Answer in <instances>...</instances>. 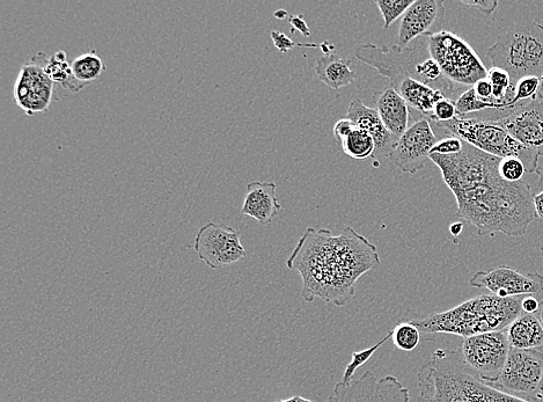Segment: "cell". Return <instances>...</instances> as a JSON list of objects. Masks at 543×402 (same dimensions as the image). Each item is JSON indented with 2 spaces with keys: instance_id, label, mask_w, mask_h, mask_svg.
Here are the masks:
<instances>
[{
  "instance_id": "15",
  "label": "cell",
  "mask_w": 543,
  "mask_h": 402,
  "mask_svg": "<svg viewBox=\"0 0 543 402\" xmlns=\"http://www.w3.org/2000/svg\"><path fill=\"white\" fill-rule=\"evenodd\" d=\"M438 138L427 119L417 120L403 134L392 152V162L402 172L415 174L430 160Z\"/></svg>"
},
{
  "instance_id": "19",
  "label": "cell",
  "mask_w": 543,
  "mask_h": 402,
  "mask_svg": "<svg viewBox=\"0 0 543 402\" xmlns=\"http://www.w3.org/2000/svg\"><path fill=\"white\" fill-rule=\"evenodd\" d=\"M281 210L274 182L255 181L247 186L242 215L252 217L264 226L273 222Z\"/></svg>"
},
{
  "instance_id": "17",
  "label": "cell",
  "mask_w": 543,
  "mask_h": 402,
  "mask_svg": "<svg viewBox=\"0 0 543 402\" xmlns=\"http://www.w3.org/2000/svg\"><path fill=\"white\" fill-rule=\"evenodd\" d=\"M445 13L443 0H415L401 19L398 46L406 48L442 19Z\"/></svg>"
},
{
  "instance_id": "12",
  "label": "cell",
  "mask_w": 543,
  "mask_h": 402,
  "mask_svg": "<svg viewBox=\"0 0 543 402\" xmlns=\"http://www.w3.org/2000/svg\"><path fill=\"white\" fill-rule=\"evenodd\" d=\"M497 112V111H496ZM480 118L495 120L513 140L528 150L543 156V99L520 102L506 112L491 115L476 114Z\"/></svg>"
},
{
  "instance_id": "34",
  "label": "cell",
  "mask_w": 543,
  "mask_h": 402,
  "mask_svg": "<svg viewBox=\"0 0 543 402\" xmlns=\"http://www.w3.org/2000/svg\"><path fill=\"white\" fill-rule=\"evenodd\" d=\"M462 150H464V141L456 136H446L438 141L431 153L440 156H454L458 155Z\"/></svg>"
},
{
  "instance_id": "1",
  "label": "cell",
  "mask_w": 543,
  "mask_h": 402,
  "mask_svg": "<svg viewBox=\"0 0 543 402\" xmlns=\"http://www.w3.org/2000/svg\"><path fill=\"white\" fill-rule=\"evenodd\" d=\"M501 159L465 142L458 155H430L456 197L458 217L474 225L481 237L497 232L524 236L537 218L532 187L525 180L516 184L504 181L498 173Z\"/></svg>"
},
{
  "instance_id": "5",
  "label": "cell",
  "mask_w": 543,
  "mask_h": 402,
  "mask_svg": "<svg viewBox=\"0 0 543 402\" xmlns=\"http://www.w3.org/2000/svg\"><path fill=\"white\" fill-rule=\"evenodd\" d=\"M523 298L481 295L449 311L414 319L412 323L422 334H453L464 339L505 331L523 313Z\"/></svg>"
},
{
  "instance_id": "28",
  "label": "cell",
  "mask_w": 543,
  "mask_h": 402,
  "mask_svg": "<svg viewBox=\"0 0 543 402\" xmlns=\"http://www.w3.org/2000/svg\"><path fill=\"white\" fill-rule=\"evenodd\" d=\"M459 118H466L469 114H479L486 111H496L495 106L483 102L474 92L473 86L469 87L456 101Z\"/></svg>"
},
{
  "instance_id": "4",
  "label": "cell",
  "mask_w": 543,
  "mask_h": 402,
  "mask_svg": "<svg viewBox=\"0 0 543 402\" xmlns=\"http://www.w3.org/2000/svg\"><path fill=\"white\" fill-rule=\"evenodd\" d=\"M359 61L376 69L381 76L391 82V87L403 78H413L442 92L447 99L457 101L469 87L450 82L443 75L439 64L432 58L429 50V33L420 36L406 48L396 46H376L373 43L356 50Z\"/></svg>"
},
{
  "instance_id": "40",
  "label": "cell",
  "mask_w": 543,
  "mask_h": 402,
  "mask_svg": "<svg viewBox=\"0 0 543 402\" xmlns=\"http://www.w3.org/2000/svg\"><path fill=\"white\" fill-rule=\"evenodd\" d=\"M540 302L533 296H526L522 301V310L526 314H537L539 310Z\"/></svg>"
},
{
  "instance_id": "48",
  "label": "cell",
  "mask_w": 543,
  "mask_h": 402,
  "mask_svg": "<svg viewBox=\"0 0 543 402\" xmlns=\"http://www.w3.org/2000/svg\"><path fill=\"white\" fill-rule=\"evenodd\" d=\"M541 257L543 259V245L541 246Z\"/></svg>"
},
{
  "instance_id": "26",
  "label": "cell",
  "mask_w": 543,
  "mask_h": 402,
  "mask_svg": "<svg viewBox=\"0 0 543 402\" xmlns=\"http://www.w3.org/2000/svg\"><path fill=\"white\" fill-rule=\"evenodd\" d=\"M341 144L343 152L357 160L369 159L376 152V143H374L372 136L359 128L352 131Z\"/></svg>"
},
{
  "instance_id": "33",
  "label": "cell",
  "mask_w": 543,
  "mask_h": 402,
  "mask_svg": "<svg viewBox=\"0 0 543 402\" xmlns=\"http://www.w3.org/2000/svg\"><path fill=\"white\" fill-rule=\"evenodd\" d=\"M456 118H458L456 101L445 98L435 106L434 113H432L429 121L438 124L450 122Z\"/></svg>"
},
{
  "instance_id": "10",
  "label": "cell",
  "mask_w": 543,
  "mask_h": 402,
  "mask_svg": "<svg viewBox=\"0 0 543 402\" xmlns=\"http://www.w3.org/2000/svg\"><path fill=\"white\" fill-rule=\"evenodd\" d=\"M459 349L467 367L484 383L494 385L502 375L511 347L505 330L469 336Z\"/></svg>"
},
{
  "instance_id": "18",
  "label": "cell",
  "mask_w": 543,
  "mask_h": 402,
  "mask_svg": "<svg viewBox=\"0 0 543 402\" xmlns=\"http://www.w3.org/2000/svg\"><path fill=\"white\" fill-rule=\"evenodd\" d=\"M346 119L354 122L357 128L365 130L372 136L374 143H376V152H374L373 158L391 157L399 137L386 129L377 109L365 106L362 100L356 99L351 102Z\"/></svg>"
},
{
  "instance_id": "9",
  "label": "cell",
  "mask_w": 543,
  "mask_h": 402,
  "mask_svg": "<svg viewBox=\"0 0 543 402\" xmlns=\"http://www.w3.org/2000/svg\"><path fill=\"white\" fill-rule=\"evenodd\" d=\"M490 386L528 402H541L543 400V353L539 350L511 348L500 379Z\"/></svg>"
},
{
  "instance_id": "37",
  "label": "cell",
  "mask_w": 543,
  "mask_h": 402,
  "mask_svg": "<svg viewBox=\"0 0 543 402\" xmlns=\"http://www.w3.org/2000/svg\"><path fill=\"white\" fill-rule=\"evenodd\" d=\"M355 129H357L356 124L344 118L336 122L334 126V136L337 141L342 143Z\"/></svg>"
},
{
  "instance_id": "41",
  "label": "cell",
  "mask_w": 543,
  "mask_h": 402,
  "mask_svg": "<svg viewBox=\"0 0 543 402\" xmlns=\"http://www.w3.org/2000/svg\"><path fill=\"white\" fill-rule=\"evenodd\" d=\"M533 204L535 216L543 221V190H540L539 193L534 194Z\"/></svg>"
},
{
  "instance_id": "13",
  "label": "cell",
  "mask_w": 543,
  "mask_h": 402,
  "mask_svg": "<svg viewBox=\"0 0 543 402\" xmlns=\"http://www.w3.org/2000/svg\"><path fill=\"white\" fill-rule=\"evenodd\" d=\"M195 251L211 269L233 265L246 258L245 247L240 241V232L225 224L211 222L198 231Z\"/></svg>"
},
{
  "instance_id": "3",
  "label": "cell",
  "mask_w": 543,
  "mask_h": 402,
  "mask_svg": "<svg viewBox=\"0 0 543 402\" xmlns=\"http://www.w3.org/2000/svg\"><path fill=\"white\" fill-rule=\"evenodd\" d=\"M418 402H528L495 389L467 367L460 349H438L418 371Z\"/></svg>"
},
{
  "instance_id": "24",
  "label": "cell",
  "mask_w": 543,
  "mask_h": 402,
  "mask_svg": "<svg viewBox=\"0 0 543 402\" xmlns=\"http://www.w3.org/2000/svg\"><path fill=\"white\" fill-rule=\"evenodd\" d=\"M44 70L54 84L61 85L64 90L70 93H78L88 86L78 82L73 76L71 64L66 60V53L63 50L57 51L54 56L48 58Z\"/></svg>"
},
{
  "instance_id": "39",
  "label": "cell",
  "mask_w": 543,
  "mask_h": 402,
  "mask_svg": "<svg viewBox=\"0 0 543 402\" xmlns=\"http://www.w3.org/2000/svg\"><path fill=\"white\" fill-rule=\"evenodd\" d=\"M289 24L292 26V33L295 31H299L305 36V38H310L311 31L310 28H308L303 14H299V16H290Z\"/></svg>"
},
{
  "instance_id": "31",
  "label": "cell",
  "mask_w": 543,
  "mask_h": 402,
  "mask_svg": "<svg viewBox=\"0 0 543 402\" xmlns=\"http://www.w3.org/2000/svg\"><path fill=\"white\" fill-rule=\"evenodd\" d=\"M540 78L535 76H526L520 78L516 84L515 98L512 101V108L520 102L535 100L539 97Z\"/></svg>"
},
{
  "instance_id": "21",
  "label": "cell",
  "mask_w": 543,
  "mask_h": 402,
  "mask_svg": "<svg viewBox=\"0 0 543 402\" xmlns=\"http://www.w3.org/2000/svg\"><path fill=\"white\" fill-rule=\"evenodd\" d=\"M393 89L400 94L409 107L428 116L429 119L438 102L446 98L442 92L413 78H403L393 86Z\"/></svg>"
},
{
  "instance_id": "46",
  "label": "cell",
  "mask_w": 543,
  "mask_h": 402,
  "mask_svg": "<svg viewBox=\"0 0 543 402\" xmlns=\"http://www.w3.org/2000/svg\"><path fill=\"white\" fill-rule=\"evenodd\" d=\"M275 17H277L278 19L283 20L285 17H288V13H286L285 10H280V11L275 13Z\"/></svg>"
},
{
  "instance_id": "16",
  "label": "cell",
  "mask_w": 543,
  "mask_h": 402,
  "mask_svg": "<svg viewBox=\"0 0 543 402\" xmlns=\"http://www.w3.org/2000/svg\"><path fill=\"white\" fill-rule=\"evenodd\" d=\"M469 284L487 289L500 298L534 296L543 291V276L540 273L525 275L509 266H500L490 272L476 273Z\"/></svg>"
},
{
  "instance_id": "47",
  "label": "cell",
  "mask_w": 543,
  "mask_h": 402,
  "mask_svg": "<svg viewBox=\"0 0 543 402\" xmlns=\"http://www.w3.org/2000/svg\"><path fill=\"white\" fill-rule=\"evenodd\" d=\"M540 90H539V97L543 99V76L540 78Z\"/></svg>"
},
{
  "instance_id": "6",
  "label": "cell",
  "mask_w": 543,
  "mask_h": 402,
  "mask_svg": "<svg viewBox=\"0 0 543 402\" xmlns=\"http://www.w3.org/2000/svg\"><path fill=\"white\" fill-rule=\"evenodd\" d=\"M487 56L495 68L509 72L512 83L526 76H543V26L512 25L500 36Z\"/></svg>"
},
{
  "instance_id": "45",
  "label": "cell",
  "mask_w": 543,
  "mask_h": 402,
  "mask_svg": "<svg viewBox=\"0 0 543 402\" xmlns=\"http://www.w3.org/2000/svg\"><path fill=\"white\" fill-rule=\"evenodd\" d=\"M535 316H537L540 319V321H541V323L543 325V298L540 301L539 310H538L537 314H535Z\"/></svg>"
},
{
  "instance_id": "38",
  "label": "cell",
  "mask_w": 543,
  "mask_h": 402,
  "mask_svg": "<svg viewBox=\"0 0 543 402\" xmlns=\"http://www.w3.org/2000/svg\"><path fill=\"white\" fill-rule=\"evenodd\" d=\"M462 4L467 6L474 7V9L479 10L486 16L493 14L498 6L497 0H475V2H469V0H462Z\"/></svg>"
},
{
  "instance_id": "42",
  "label": "cell",
  "mask_w": 543,
  "mask_h": 402,
  "mask_svg": "<svg viewBox=\"0 0 543 402\" xmlns=\"http://www.w3.org/2000/svg\"><path fill=\"white\" fill-rule=\"evenodd\" d=\"M462 230H464V224L462 223H453L450 226L451 235L456 239L461 235Z\"/></svg>"
},
{
  "instance_id": "32",
  "label": "cell",
  "mask_w": 543,
  "mask_h": 402,
  "mask_svg": "<svg viewBox=\"0 0 543 402\" xmlns=\"http://www.w3.org/2000/svg\"><path fill=\"white\" fill-rule=\"evenodd\" d=\"M498 173L504 181L516 184V182L524 180L527 171L522 160L516 157H506L501 159Z\"/></svg>"
},
{
  "instance_id": "35",
  "label": "cell",
  "mask_w": 543,
  "mask_h": 402,
  "mask_svg": "<svg viewBox=\"0 0 543 402\" xmlns=\"http://www.w3.org/2000/svg\"><path fill=\"white\" fill-rule=\"evenodd\" d=\"M473 89L476 97L483 102H487V104L495 106L497 112H502L501 107L496 105V102L494 101L493 85L490 84L488 78L479 80V82L473 86Z\"/></svg>"
},
{
  "instance_id": "11",
  "label": "cell",
  "mask_w": 543,
  "mask_h": 402,
  "mask_svg": "<svg viewBox=\"0 0 543 402\" xmlns=\"http://www.w3.org/2000/svg\"><path fill=\"white\" fill-rule=\"evenodd\" d=\"M48 58L47 54H36L21 68L14 85V101L27 116L48 112L54 100L55 84L44 70Z\"/></svg>"
},
{
  "instance_id": "36",
  "label": "cell",
  "mask_w": 543,
  "mask_h": 402,
  "mask_svg": "<svg viewBox=\"0 0 543 402\" xmlns=\"http://www.w3.org/2000/svg\"><path fill=\"white\" fill-rule=\"evenodd\" d=\"M270 36L271 40L274 42V46L277 50H280L282 54H288L289 51L300 46V43L292 41L288 35L282 32L273 31L270 33Z\"/></svg>"
},
{
  "instance_id": "7",
  "label": "cell",
  "mask_w": 543,
  "mask_h": 402,
  "mask_svg": "<svg viewBox=\"0 0 543 402\" xmlns=\"http://www.w3.org/2000/svg\"><path fill=\"white\" fill-rule=\"evenodd\" d=\"M449 136L459 137L461 141L474 148L498 158L516 157L525 164L527 173H537L539 158L537 152L528 150L524 145L506 133V130L495 120L480 118H456L453 121L438 123Z\"/></svg>"
},
{
  "instance_id": "27",
  "label": "cell",
  "mask_w": 543,
  "mask_h": 402,
  "mask_svg": "<svg viewBox=\"0 0 543 402\" xmlns=\"http://www.w3.org/2000/svg\"><path fill=\"white\" fill-rule=\"evenodd\" d=\"M392 339L396 348L402 350V352L410 353L415 350L421 342L422 333L412 323H399L392 331Z\"/></svg>"
},
{
  "instance_id": "29",
  "label": "cell",
  "mask_w": 543,
  "mask_h": 402,
  "mask_svg": "<svg viewBox=\"0 0 543 402\" xmlns=\"http://www.w3.org/2000/svg\"><path fill=\"white\" fill-rule=\"evenodd\" d=\"M393 332L388 333L383 340H380L377 345L372 346L371 348L362 350V352L352 353L351 362L347 365L346 370L341 379V383L349 384L352 379H354L355 372L363 367L364 364L370 361V358L373 356L377 350L385 345V343L392 338Z\"/></svg>"
},
{
  "instance_id": "30",
  "label": "cell",
  "mask_w": 543,
  "mask_h": 402,
  "mask_svg": "<svg viewBox=\"0 0 543 402\" xmlns=\"http://www.w3.org/2000/svg\"><path fill=\"white\" fill-rule=\"evenodd\" d=\"M415 0H377L376 4L384 18V28L387 29L400 17L405 16Z\"/></svg>"
},
{
  "instance_id": "14",
  "label": "cell",
  "mask_w": 543,
  "mask_h": 402,
  "mask_svg": "<svg viewBox=\"0 0 543 402\" xmlns=\"http://www.w3.org/2000/svg\"><path fill=\"white\" fill-rule=\"evenodd\" d=\"M324 402H410V393L394 376L378 379L371 371L335 385L334 392Z\"/></svg>"
},
{
  "instance_id": "25",
  "label": "cell",
  "mask_w": 543,
  "mask_h": 402,
  "mask_svg": "<svg viewBox=\"0 0 543 402\" xmlns=\"http://www.w3.org/2000/svg\"><path fill=\"white\" fill-rule=\"evenodd\" d=\"M73 76L78 82L90 85L106 71V65L98 55L97 50L80 55L71 63Z\"/></svg>"
},
{
  "instance_id": "2",
  "label": "cell",
  "mask_w": 543,
  "mask_h": 402,
  "mask_svg": "<svg viewBox=\"0 0 543 402\" xmlns=\"http://www.w3.org/2000/svg\"><path fill=\"white\" fill-rule=\"evenodd\" d=\"M286 266L302 275L306 302L319 298L343 308L355 297L358 280L380 267L381 260L376 245L352 228L339 236L308 228Z\"/></svg>"
},
{
  "instance_id": "22",
  "label": "cell",
  "mask_w": 543,
  "mask_h": 402,
  "mask_svg": "<svg viewBox=\"0 0 543 402\" xmlns=\"http://www.w3.org/2000/svg\"><path fill=\"white\" fill-rule=\"evenodd\" d=\"M506 334L513 349L543 352V325L535 314H520Z\"/></svg>"
},
{
  "instance_id": "20",
  "label": "cell",
  "mask_w": 543,
  "mask_h": 402,
  "mask_svg": "<svg viewBox=\"0 0 543 402\" xmlns=\"http://www.w3.org/2000/svg\"><path fill=\"white\" fill-rule=\"evenodd\" d=\"M373 102L384 126L396 137H401L409 128V106L393 87L373 94Z\"/></svg>"
},
{
  "instance_id": "44",
  "label": "cell",
  "mask_w": 543,
  "mask_h": 402,
  "mask_svg": "<svg viewBox=\"0 0 543 402\" xmlns=\"http://www.w3.org/2000/svg\"><path fill=\"white\" fill-rule=\"evenodd\" d=\"M537 174L539 175V185L538 188L543 190V166L538 168Z\"/></svg>"
},
{
  "instance_id": "43",
  "label": "cell",
  "mask_w": 543,
  "mask_h": 402,
  "mask_svg": "<svg viewBox=\"0 0 543 402\" xmlns=\"http://www.w3.org/2000/svg\"><path fill=\"white\" fill-rule=\"evenodd\" d=\"M275 402H313L312 400H308V399H305L303 397H299V396H296V397H292L290 399H285V400H277Z\"/></svg>"
},
{
  "instance_id": "23",
  "label": "cell",
  "mask_w": 543,
  "mask_h": 402,
  "mask_svg": "<svg viewBox=\"0 0 543 402\" xmlns=\"http://www.w3.org/2000/svg\"><path fill=\"white\" fill-rule=\"evenodd\" d=\"M351 65L348 58L335 54L324 55L317 61L315 73H317L318 79L330 89L340 90L344 86L355 83L356 72Z\"/></svg>"
},
{
  "instance_id": "8",
  "label": "cell",
  "mask_w": 543,
  "mask_h": 402,
  "mask_svg": "<svg viewBox=\"0 0 543 402\" xmlns=\"http://www.w3.org/2000/svg\"><path fill=\"white\" fill-rule=\"evenodd\" d=\"M429 50L443 75L453 84L472 87L488 76L478 53L457 34L429 32Z\"/></svg>"
}]
</instances>
